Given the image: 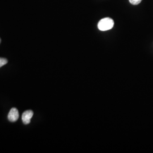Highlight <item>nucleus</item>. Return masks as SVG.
<instances>
[{"instance_id":"nucleus-1","label":"nucleus","mask_w":153,"mask_h":153,"mask_svg":"<svg viewBox=\"0 0 153 153\" xmlns=\"http://www.w3.org/2000/svg\"><path fill=\"white\" fill-rule=\"evenodd\" d=\"M114 26V21L110 18H104L102 19L98 24L99 30L102 31L112 29Z\"/></svg>"},{"instance_id":"nucleus-2","label":"nucleus","mask_w":153,"mask_h":153,"mask_svg":"<svg viewBox=\"0 0 153 153\" xmlns=\"http://www.w3.org/2000/svg\"><path fill=\"white\" fill-rule=\"evenodd\" d=\"M33 112L32 110H27L25 111L22 116L23 123L25 124H28L31 121V119L33 116Z\"/></svg>"},{"instance_id":"nucleus-3","label":"nucleus","mask_w":153,"mask_h":153,"mask_svg":"<svg viewBox=\"0 0 153 153\" xmlns=\"http://www.w3.org/2000/svg\"><path fill=\"white\" fill-rule=\"evenodd\" d=\"M7 117L9 120L11 122L16 121L19 118L18 110L16 108H12L8 114Z\"/></svg>"},{"instance_id":"nucleus-4","label":"nucleus","mask_w":153,"mask_h":153,"mask_svg":"<svg viewBox=\"0 0 153 153\" xmlns=\"http://www.w3.org/2000/svg\"><path fill=\"white\" fill-rule=\"evenodd\" d=\"M7 63V60L5 58H1L0 57V68L2 66L5 65Z\"/></svg>"},{"instance_id":"nucleus-5","label":"nucleus","mask_w":153,"mask_h":153,"mask_svg":"<svg viewBox=\"0 0 153 153\" xmlns=\"http://www.w3.org/2000/svg\"><path fill=\"white\" fill-rule=\"evenodd\" d=\"M129 1L131 4L134 5H136L139 4L142 1V0H129Z\"/></svg>"},{"instance_id":"nucleus-6","label":"nucleus","mask_w":153,"mask_h":153,"mask_svg":"<svg viewBox=\"0 0 153 153\" xmlns=\"http://www.w3.org/2000/svg\"><path fill=\"white\" fill-rule=\"evenodd\" d=\"M0 43H1V39H0Z\"/></svg>"}]
</instances>
